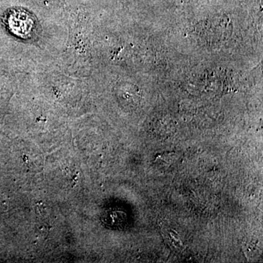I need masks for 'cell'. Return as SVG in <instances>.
Masks as SVG:
<instances>
[{
    "instance_id": "obj_1",
    "label": "cell",
    "mask_w": 263,
    "mask_h": 263,
    "mask_svg": "<svg viewBox=\"0 0 263 263\" xmlns=\"http://www.w3.org/2000/svg\"><path fill=\"white\" fill-rule=\"evenodd\" d=\"M162 234L170 246L178 250L183 248L182 241L180 239L179 233L176 230L171 229L168 227H165L162 228Z\"/></svg>"
}]
</instances>
